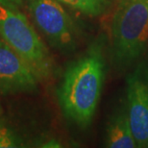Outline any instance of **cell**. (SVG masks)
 I'll use <instances>...</instances> for the list:
<instances>
[{
	"label": "cell",
	"mask_w": 148,
	"mask_h": 148,
	"mask_svg": "<svg viewBox=\"0 0 148 148\" xmlns=\"http://www.w3.org/2000/svg\"><path fill=\"white\" fill-rule=\"evenodd\" d=\"M40 80L30 64L0 38V92H30Z\"/></svg>",
	"instance_id": "obj_6"
},
{
	"label": "cell",
	"mask_w": 148,
	"mask_h": 148,
	"mask_svg": "<svg viewBox=\"0 0 148 148\" xmlns=\"http://www.w3.org/2000/svg\"><path fill=\"white\" fill-rule=\"evenodd\" d=\"M106 62L103 43L95 42L82 57L69 64L58 90L66 116L86 128L92 121L102 93Z\"/></svg>",
	"instance_id": "obj_1"
},
{
	"label": "cell",
	"mask_w": 148,
	"mask_h": 148,
	"mask_svg": "<svg viewBox=\"0 0 148 148\" xmlns=\"http://www.w3.org/2000/svg\"><path fill=\"white\" fill-rule=\"evenodd\" d=\"M2 114V108H1V105H0V115Z\"/></svg>",
	"instance_id": "obj_11"
},
{
	"label": "cell",
	"mask_w": 148,
	"mask_h": 148,
	"mask_svg": "<svg viewBox=\"0 0 148 148\" xmlns=\"http://www.w3.org/2000/svg\"><path fill=\"white\" fill-rule=\"evenodd\" d=\"M17 146H18V141L16 137L10 129L0 123V148Z\"/></svg>",
	"instance_id": "obj_9"
},
{
	"label": "cell",
	"mask_w": 148,
	"mask_h": 148,
	"mask_svg": "<svg viewBox=\"0 0 148 148\" xmlns=\"http://www.w3.org/2000/svg\"><path fill=\"white\" fill-rule=\"evenodd\" d=\"M105 144L110 148L138 147L127 109L116 112L109 120L106 127Z\"/></svg>",
	"instance_id": "obj_7"
},
{
	"label": "cell",
	"mask_w": 148,
	"mask_h": 148,
	"mask_svg": "<svg viewBox=\"0 0 148 148\" xmlns=\"http://www.w3.org/2000/svg\"><path fill=\"white\" fill-rule=\"evenodd\" d=\"M114 61L129 66L148 46V0H119L111 26Z\"/></svg>",
	"instance_id": "obj_2"
},
{
	"label": "cell",
	"mask_w": 148,
	"mask_h": 148,
	"mask_svg": "<svg viewBox=\"0 0 148 148\" xmlns=\"http://www.w3.org/2000/svg\"><path fill=\"white\" fill-rule=\"evenodd\" d=\"M0 38L30 64L40 80L52 73L48 49L19 8L0 3Z\"/></svg>",
	"instance_id": "obj_3"
},
{
	"label": "cell",
	"mask_w": 148,
	"mask_h": 148,
	"mask_svg": "<svg viewBox=\"0 0 148 148\" xmlns=\"http://www.w3.org/2000/svg\"><path fill=\"white\" fill-rule=\"evenodd\" d=\"M76 11L88 16H98L104 14L112 0H59Z\"/></svg>",
	"instance_id": "obj_8"
},
{
	"label": "cell",
	"mask_w": 148,
	"mask_h": 148,
	"mask_svg": "<svg viewBox=\"0 0 148 148\" xmlns=\"http://www.w3.org/2000/svg\"><path fill=\"white\" fill-rule=\"evenodd\" d=\"M29 14L54 48L71 52L78 43V32L72 18L59 0H26Z\"/></svg>",
	"instance_id": "obj_4"
},
{
	"label": "cell",
	"mask_w": 148,
	"mask_h": 148,
	"mask_svg": "<svg viewBox=\"0 0 148 148\" xmlns=\"http://www.w3.org/2000/svg\"><path fill=\"white\" fill-rule=\"evenodd\" d=\"M147 47H148V46H147Z\"/></svg>",
	"instance_id": "obj_13"
},
{
	"label": "cell",
	"mask_w": 148,
	"mask_h": 148,
	"mask_svg": "<svg viewBox=\"0 0 148 148\" xmlns=\"http://www.w3.org/2000/svg\"><path fill=\"white\" fill-rule=\"evenodd\" d=\"M127 112L138 147L148 146V66L138 64L127 77Z\"/></svg>",
	"instance_id": "obj_5"
},
{
	"label": "cell",
	"mask_w": 148,
	"mask_h": 148,
	"mask_svg": "<svg viewBox=\"0 0 148 148\" xmlns=\"http://www.w3.org/2000/svg\"><path fill=\"white\" fill-rule=\"evenodd\" d=\"M0 3L10 7L19 8V6L22 4V0H0Z\"/></svg>",
	"instance_id": "obj_10"
},
{
	"label": "cell",
	"mask_w": 148,
	"mask_h": 148,
	"mask_svg": "<svg viewBox=\"0 0 148 148\" xmlns=\"http://www.w3.org/2000/svg\"><path fill=\"white\" fill-rule=\"evenodd\" d=\"M147 147H148V146H147Z\"/></svg>",
	"instance_id": "obj_12"
}]
</instances>
